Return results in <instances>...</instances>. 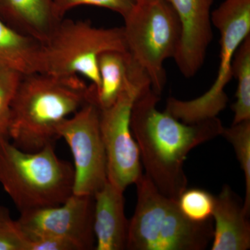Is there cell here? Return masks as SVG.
Here are the masks:
<instances>
[{
	"label": "cell",
	"mask_w": 250,
	"mask_h": 250,
	"mask_svg": "<svg viewBox=\"0 0 250 250\" xmlns=\"http://www.w3.org/2000/svg\"><path fill=\"white\" fill-rule=\"evenodd\" d=\"M159 95L147 87L133 106L131 129L139 147L146 175L166 196L178 200L187 189L184 170L187 156L193 148L221 136L219 118L187 124L157 109Z\"/></svg>",
	"instance_id": "obj_1"
},
{
	"label": "cell",
	"mask_w": 250,
	"mask_h": 250,
	"mask_svg": "<svg viewBox=\"0 0 250 250\" xmlns=\"http://www.w3.org/2000/svg\"><path fill=\"white\" fill-rule=\"evenodd\" d=\"M91 88L78 75H22L11 104L9 138L35 152L59 139V125L90 101Z\"/></svg>",
	"instance_id": "obj_2"
},
{
	"label": "cell",
	"mask_w": 250,
	"mask_h": 250,
	"mask_svg": "<svg viewBox=\"0 0 250 250\" xmlns=\"http://www.w3.org/2000/svg\"><path fill=\"white\" fill-rule=\"evenodd\" d=\"M74 181V166L57 155L54 145L27 152L0 141V184L21 213L62 205Z\"/></svg>",
	"instance_id": "obj_3"
},
{
	"label": "cell",
	"mask_w": 250,
	"mask_h": 250,
	"mask_svg": "<svg viewBox=\"0 0 250 250\" xmlns=\"http://www.w3.org/2000/svg\"><path fill=\"white\" fill-rule=\"evenodd\" d=\"M135 184L137 202L129 222L126 250H203L213 239L211 219L197 223L181 211L177 200L161 193L146 174Z\"/></svg>",
	"instance_id": "obj_4"
},
{
	"label": "cell",
	"mask_w": 250,
	"mask_h": 250,
	"mask_svg": "<svg viewBox=\"0 0 250 250\" xmlns=\"http://www.w3.org/2000/svg\"><path fill=\"white\" fill-rule=\"evenodd\" d=\"M123 19L127 52L160 95L166 83L164 62L174 58L182 38L178 16L165 0H136Z\"/></svg>",
	"instance_id": "obj_5"
},
{
	"label": "cell",
	"mask_w": 250,
	"mask_h": 250,
	"mask_svg": "<svg viewBox=\"0 0 250 250\" xmlns=\"http://www.w3.org/2000/svg\"><path fill=\"white\" fill-rule=\"evenodd\" d=\"M41 47V72L82 75L95 90L100 85V55L107 51H127L123 27H97L88 21L64 18Z\"/></svg>",
	"instance_id": "obj_6"
},
{
	"label": "cell",
	"mask_w": 250,
	"mask_h": 250,
	"mask_svg": "<svg viewBox=\"0 0 250 250\" xmlns=\"http://www.w3.org/2000/svg\"><path fill=\"white\" fill-rule=\"evenodd\" d=\"M220 34V62L215 82L201 96L191 100H167L166 111L187 124L215 118L227 106L225 88L232 79L233 57L250 36V0H225L210 15Z\"/></svg>",
	"instance_id": "obj_7"
},
{
	"label": "cell",
	"mask_w": 250,
	"mask_h": 250,
	"mask_svg": "<svg viewBox=\"0 0 250 250\" xmlns=\"http://www.w3.org/2000/svg\"><path fill=\"white\" fill-rule=\"evenodd\" d=\"M149 86V77L136 62L129 82L116 101L109 107L100 109L108 181L123 191L142 174L139 147L131 132V118L135 102Z\"/></svg>",
	"instance_id": "obj_8"
},
{
	"label": "cell",
	"mask_w": 250,
	"mask_h": 250,
	"mask_svg": "<svg viewBox=\"0 0 250 250\" xmlns=\"http://www.w3.org/2000/svg\"><path fill=\"white\" fill-rule=\"evenodd\" d=\"M100 108L87 103L59 125L74 159L73 194L94 195L107 182L106 151L100 127Z\"/></svg>",
	"instance_id": "obj_9"
},
{
	"label": "cell",
	"mask_w": 250,
	"mask_h": 250,
	"mask_svg": "<svg viewBox=\"0 0 250 250\" xmlns=\"http://www.w3.org/2000/svg\"><path fill=\"white\" fill-rule=\"evenodd\" d=\"M94 208L93 195L72 194L62 205L21 213L17 222L26 239L56 237L72 242L80 250H93Z\"/></svg>",
	"instance_id": "obj_10"
},
{
	"label": "cell",
	"mask_w": 250,
	"mask_h": 250,
	"mask_svg": "<svg viewBox=\"0 0 250 250\" xmlns=\"http://www.w3.org/2000/svg\"><path fill=\"white\" fill-rule=\"evenodd\" d=\"M178 16L182 38L174 57L186 78L195 76L205 62L213 39L211 6L213 0H165Z\"/></svg>",
	"instance_id": "obj_11"
},
{
	"label": "cell",
	"mask_w": 250,
	"mask_h": 250,
	"mask_svg": "<svg viewBox=\"0 0 250 250\" xmlns=\"http://www.w3.org/2000/svg\"><path fill=\"white\" fill-rule=\"evenodd\" d=\"M124 191L107 180L94 194V233L96 250L126 249L129 220L125 213Z\"/></svg>",
	"instance_id": "obj_12"
},
{
	"label": "cell",
	"mask_w": 250,
	"mask_h": 250,
	"mask_svg": "<svg viewBox=\"0 0 250 250\" xmlns=\"http://www.w3.org/2000/svg\"><path fill=\"white\" fill-rule=\"evenodd\" d=\"M243 202L228 185L215 197L212 250H247L250 248V224Z\"/></svg>",
	"instance_id": "obj_13"
},
{
	"label": "cell",
	"mask_w": 250,
	"mask_h": 250,
	"mask_svg": "<svg viewBox=\"0 0 250 250\" xmlns=\"http://www.w3.org/2000/svg\"><path fill=\"white\" fill-rule=\"evenodd\" d=\"M0 19L43 44L63 18L57 16L54 0H0Z\"/></svg>",
	"instance_id": "obj_14"
},
{
	"label": "cell",
	"mask_w": 250,
	"mask_h": 250,
	"mask_svg": "<svg viewBox=\"0 0 250 250\" xmlns=\"http://www.w3.org/2000/svg\"><path fill=\"white\" fill-rule=\"evenodd\" d=\"M41 44L0 19V66L22 75L41 72Z\"/></svg>",
	"instance_id": "obj_15"
},
{
	"label": "cell",
	"mask_w": 250,
	"mask_h": 250,
	"mask_svg": "<svg viewBox=\"0 0 250 250\" xmlns=\"http://www.w3.org/2000/svg\"><path fill=\"white\" fill-rule=\"evenodd\" d=\"M135 61L127 51L111 50L99 57L100 85L94 88V103L100 110L111 106L129 82Z\"/></svg>",
	"instance_id": "obj_16"
},
{
	"label": "cell",
	"mask_w": 250,
	"mask_h": 250,
	"mask_svg": "<svg viewBox=\"0 0 250 250\" xmlns=\"http://www.w3.org/2000/svg\"><path fill=\"white\" fill-rule=\"evenodd\" d=\"M232 76L238 82L232 125L250 120V36H248L235 54Z\"/></svg>",
	"instance_id": "obj_17"
},
{
	"label": "cell",
	"mask_w": 250,
	"mask_h": 250,
	"mask_svg": "<svg viewBox=\"0 0 250 250\" xmlns=\"http://www.w3.org/2000/svg\"><path fill=\"white\" fill-rule=\"evenodd\" d=\"M221 136L232 145L246 179V198L243 202L245 211L250 210V120L224 127Z\"/></svg>",
	"instance_id": "obj_18"
},
{
	"label": "cell",
	"mask_w": 250,
	"mask_h": 250,
	"mask_svg": "<svg viewBox=\"0 0 250 250\" xmlns=\"http://www.w3.org/2000/svg\"><path fill=\"white\" fill-rule=\"evenodd\" d=\"M181 211L191 221L202 223L211 219L215 205V197L199 188L185 190L179 197Z\"/></svg>",
	"instance_id": "obj_19"
},
{
	"label": "cell",
	"mask_w": 250,
	"mask_h": 250,
	"mask_svg": "<svg viewBox=\"0 0 250 250\" xmlns=\"http://www.w3.org/2000/svg\"><path fill=\"white\" fill-rule=\"evenodd\" d=\"M22 76L0 66V141L10 139L11 104Z\"/></svg>",
	"instance_id": "obj_20"
},
{
	"label": "cell",
	"mask_w": 250,
	"mask_h": 250,
	"mask_svg": "<svg viewBox=\"0 0 250 250\" xmlns=\"http://www.w3.org/2000/svg\"><path fill=\"white\" fill-rule=\"evenodd\" d=\"M0 250H27V239L9 210L0 206Z\"/></svg>",
	"instance_id": "obj_21"
},
{
	"label": "cell",
	"mask_w": 250,
	"mask_h": 250,
	"mask_svg": "<svg viewBox=\"0 0 250 250\" xmlns=\"http://www.w3.org/2000/svg\"><path fill=\"white\" fill-rule=\"evenodd\" d=\"M136 0H54V9L59 18H64L67 11L79 6L104 8L124 17L134 6Z\"/></svg>",
	"instance_id": "obj_22"
},
{
	"label": "cell",
	"mask_w": 250,
	"mask_h": 250,
	"mask_svg": "<svg viewBox=\"0 0 250 250\" xmlns=\"http://www.w3.org/2000/svg\"><path fill=\"white\" fill-rule=\"evenodd\" d=\"M27 250H80L72 242L56 238L41 236L27 238Z\"/></svg>",
	"instance_id": "obj_23"
}]
</instances>
